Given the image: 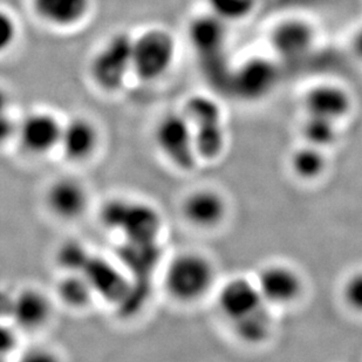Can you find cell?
Returning <instances> with one entry per match:
<instances>
[{
	"label": "cell",
	"mask_w": 362,
	"mask_h": 362,
	"mask_svg": "<svg viewBox=\"0 0 362 362\" xmlns=\"http://www.w3.org/2000/svg\"><path fill=\"white\" fill-rule=\"evenodd\" d=\"M99 217L106 229L120 233L123 240H158L163 228V218L156 206L123 197L105 202Z\"/></svg>",
	"instance_id": "6da1fadb"
},
{
	"label": "cell",
	"mask_w": 362,
	"mask_h": 362,
	"mask_svg": "<svg viewBox=\"0 0 362 362\" xmlns=\"http://www.w3.org/2000/svg\"><path fill=\"white\" fill-rule=\"evenodd\" d=\"M215 281V269L208 258L196 252H182L168 262L163 287L180 303H194L204 297Z\"/></svg>",
	"instance_id": "7a4b0ae2"
},
{
	"label": "cell",
	"mask_w": 362,
	"mask_h": 362,
	"mask_svg": "<svg viewBox=\"0 0 362 362\" xmlns=\"http://www.w3.org/2000/svg\"><path fill=\"white\" fill-rule=\"evenodd\" d=\"M176 58V42L170 32L153 28L133 39V74L144 82L163 78Z\"/></svg>",
	"instance_id": "3957f363"
},
{
	"label": "cell",
	"mask_w": 362,
	"mask_h": 362,
	"mask_svg": "<svg viewBox=\"0 0 362 362\" xmlns=\"http://www.w3.org/2000/svg\"><path fill=\"white\" fill-rule=\"evenodd\" d=\"M133 39L123 32L117 33L93 57L89 73L103 92H117L127 76L133 73Z\"/></svg>",
	"instance_id": "277c9868"
},
{
	"label": "cell",
	"mask_w": 362,
	"mask_h": 362,
	"mask_svg": "<svg viewBox=\"0 0 362 362\" xmlns=\"http://www.w3.org/2000/svg\"><path fill=\"white\" fill-rule=\"evenodd\" d=\"M154 141L163 158L178 170H192L199 161L194 146V130L183 113L162 117L155 127Z\"/></svg>",
	"instance_id": "5b68a950"
},
{
	"label": "cell",
	"mask_w": 362,
	"mask_h": 362,
	"mask_svg": "<svg viewBox=\"0 0 362 362\" xmlns=\"http://www.w3.org/2000/svg\"><path fill=\"white\" fill-rule=\"evenodd\" d=\"M90 284L95 297L121 306L132 288V278L119 263L92 253L81 272Z\"/></svg>",
	"instance_id": "8992f818"
},
{
	"label": "cell",
	"mask_w": 362,
	"mask_h": 362,
	"mask_svg": "<svg viewBox=\"0 0 362 362\" xmlns=\"http://www.w3.org/2000/svg\"><path fill=\"white\" fill-rule=\"evenodd\" d=\"M62 123L48 112L28 114L18 122L17 140L28 154L45 156L58 149Z\"/></svg>",
	"instance_id": "52a82bcc"
},
{
	"label": "cell",
	"mask_w": 362,
	"mask_h": 362,
	"mask_svg": "<svg viewBox=\"0 0 362 362\" xmlns=\"http://www.w3.org/2000/svg\"><path fill=\"white\" fill-rule=\"evenodd\" d=\"M45 205L57 218L73 222L81 218L88 210V190L76 178H57L46 189Z\"/></svg>",
	"instance_id": "ba28073f"
},
{
	"label": "cell",
	"mask_w": 362,
	"mask_h": 362,
	"mask_svg": "<svg viewBox=\"0 0 362 362\" xmlns=\"http://www.w3.org/2000/svg\"><path fill=\"white\" fill-rule=\"evenodd\" d=\"M100 146L98 127L87 117H73L62 123L59 151L67 161L82 163L95 155Z\"/></svg>",
	"instance_id": "9c48e42d"
},
{
	"label": "cell",
	"mask_w": 362,
	"mask_h": 362,
	"mask_svg": "<svg viewBox=\"0 0 362 362\" xmlns=\"http://www.w3.org/2000/svg\"><path fill=\"white\" fill-rule=\"evenodd\" d=\"M117 255V263L133 281H146L158 269L162 249L158 240H123Z\"/></svg>",
	"instance_id": "30bf717a"
},
{
	"label": "cell",
	"mask_w": 362,
	"mask_h": 362,
	"mask_svg": "<svg viewBox=\"0 0 362 362\" xmlns=\"http://www.w3.org/2000/svg\"><path fill=\"white\" fill-rule=\"evenodd\" d=\"M53 313L51 298L37 287H26L14 294L11 322L23 331H37L47 325Z\"/></svg>",
	"instance_id": "8fae6325"
},
{
	"label": "cell",
	"mask_w": 362,
	"mask_h": 362,
	"mask_svg": "<svg viewBox=\"0 0 362 362\" xmlns=\"http://www.w3.org/2000/svg\"><path fill=\"white\" fill-rule=\"evenodd\" d=\"M267 304L256 283L245 278H235L221 288L218 308L223 315L233 322Z\"/></svg>",
	"instance_id": "7c38bea8"
},
{
	"label": "cell",
	"mask_w": 362,
	"mask_h": 362,
	"mask_svg": "<svg viewBox=\"0 0 362 362\" xmlns=\"http://www.w3.org/2000/svg\"><path fill=\"white\" fill-rule=\"evenodd\" d=\"M315 39V28L310 23L299 18H290L274 28L271 45L279 57L292 60L308 54Z\"/></svg>",
	"instance_id": "4fadbf2b"
},
{
	"label": "cell",
	"mask_w": 362,
	"mask_h": 362,
	"mask_svg": "<svg viewBox=\"0 0 362 362\" xmlns=\"http://www.w3.org/2000/svg\"><path fill=\"white\" fill-rule=\"evenodd\" d=\"M183 218L201 229L218 226L226 216V201L218 192L199 189L185 196L181 204Z\"/></svg>",
	"instance_id": "5bb4252c"
},
{
	"label": "cell",
	"mask_w": 362,
	"mask_h": 362,
	"mask_svg": "<svg viewBox=\"0 0 362 362\" xmlns=\"http://www.w3.org/2000/svg\"><path fill=\"white\" fill-rule=\"evenodd\" d=\"M304 106L310 117L327 120H340L352 106L351 96L345 89L333 83H322L312 87L304 98Z\"/></svg>",
	"instance_id": "9a60e30c"
},
{
	"label": "cell",
	"mask_w": 362,
	"mask_h": 362,
	"mask_svg": "<svg viewBox=\"0 0 362 362\" xmlns=\"http://www.w3.org/2000/svg\"><path fill=\"white\" fill-rule=\"evenodd\" d=\"M277 72L276 66L267 59H251L235 72L233 85L240 95L256 99L270 92L277 82Z\"/></svg>",
	"instance_id": "2e32d148"
},
{
	"label": "cell",
	"mask_w": 362,
	"mask_h": 362,
	"mask_svg": "<svg viewBox=\"0 0 362 362\" xmlns=\"http://www.w3.org/2000/svg\"><path fill=\"white\" fill-rule=\"evenodd\" d=\"M267 304H288L299 296L301 281L290 267L274 265L264 269L256 281Z\"/></svg>",
	"instance_id": "e0dca14e"
},
{
	"label": "cell",
	"mask_w": 362,
	"mask_h": 362,
	"mask_svg": "<svg viewBox=\"0 0 362 362\" xmlns=\"http://www.w3.org/2000/svg\"><path fill=\"white\" fill-rule=\"evenodd\" d=\"M31 5L35 16L45 24L69 28L85 21L92 0H31Z\"/></svg>",
	"instance_id": "ac0fdd59"
},
{
	"label": "cell",
	"mask_w": 362,
	"mask_h": 362,
	"mask_svg": "<svg viewBox=\"0 0 362 362\" xmlns=\"http://www.w3.org/2000/svg\"><path fill=\"white\" fill-rule=\"evenodd\" d=\"M226 35V21L214 13L199 16L189 24V40L195 51L204 58L218 54Z\"/></svg>",
	"instance_id": "d6986e66"
},
{
	"label": "cell",
	"mask_w": 362,
	"mask_h": 362,
	"mask_svg": "<svg viewBox=\"0 0 362 362\" xmlns=\"http://www.w3.org/2000/svg\"><path fill=\"white\" fill-rule=\"evenodd\" d=\"M55 294L66 308L72 310H85L95 298L90 284L79 272L62 274L57 283Z\"/></svg>",
	"instance_id": "ffe728a7"
},
{
	"label": "cell",
	"mask_w": 362,
	"mask_h": 362,
	"mask_svg": "<svg viewBox=\"0 0 362 362\" xmlns=\"http://www.w3.org/2000/svg\"><path fill=\"white\" fill-rule=\"evenodd\" d=\"M233 329L243 341L259 344L271 333L272 315L269 304H264L258 310L233 322Z\"/></svg>",
	"instance_id": "44dd1931"
},
{
	"label": "cell",
	"mask_w": 362,
	"mask_h": 362,
	"mask_svg": "<svg viewBox=\"0 0 362 362\" xmlns=\"http://www.w3.org/2000/svg\"><path fill=\"white\" fill-rule=\"evenodd\" d=\"M194 146L199 160H215L226 146V134L222 123L192 128Z\"/></svg>",
	"instance_id": "7402d4cb"
},
{
	"label": "cell",
	"mask_w": 362,
	"mask_h": 362,
	"mask_svg": "<svg viewBox=\"0 0 362 362\" xmlns=\"http://www.w3.org/2000/svg\"><path fill=\"white\" fill-rule=\"evenodd\" d=\"M183 115L192 128L222 123V110L215 100L208 96L195 95L189 98L185 105Z\"/></svg>",
	"instance_id": "603a6c76"
},
{
	"label": "cell",
	"mask_w": 362,
	"mask_h": 362,
	"mask_svg": "<svg viewBox=\"0 0 362 362\" xmlns=\"http://www.w3.org/2000/svg\"><path fill=\"white\" fill-rule=\"evenodd\" d=\"M92 252L79 240H65L55 250V263L64 274H74L85 269Z\"/></svg>",
	"instance_id": "cb8c5ba5"
},
{
	"label": "cell",
	"mask_w": 362,
	"mask_h": 362,
	"mask_svg": "<svg viewBox=\"0 0 362 362\" xmlns=\"http://www.w3.org/2000/svg\"><path fill=\"white\" fill-rule=\"evenodd\" d=\"M322 148L308 144L298 149L291 158V164L298 176L303 178L317 177L325 168V158Z\"/></svg>",
	"instance_id": "d4e9b609"
},
{
	"label": "cell",
	"mask_w": 362,
	"mask_h": 362,
	"mask_svg": "<svg viewBox=\"0 0 362 362\" xmlns=\"http://www.w3.org/2000/svg\"><path fill=\"white\" fill-rule=\"evenodd\" d=\"M335 123V121L308 115L303 126V134L308 144L322 148L333 144L337 140Z\"/></svg>",
	"instance_id": "484cf974"
},
{
	"label": "cell",
	"mask_w": 362,
	"mask_h": 362,
	"mask_svg": "<svg viewBox=\"0 0 362 362\" xmlns=\"http://www.w3.org/2000/svg\"><path fill=\"white\" fill-rule=\"evenodd\" d=\"M211 13L224 21H240L252 12L256 0H206Z\"/></svg>",
	"instance_id": "4316f807"
},
{
	"label": "cell",
	"mask_w": 362,
	"mask_h": 362,
	"mask_svg": "<svg viewBox=\"0 0 362 362\" xmlns=\"http://www.w3.org/2000/svg\"><path fill=\"white\" fill-rule=\"evenodd\" d=\"M18 26L14 18L0 10V55L6 53L17 39Z\"/></svg>",
	"instance_id": "83f0119b"
},
{
	"label": "cell",
	"mask_w": 362,
	"mask_h": 362,
	"mask_svg": "<svg viewBox=\"0 0 362 362\" xmlns=\"http://www.w3.org/2000/svg\"><path fill=\"white\" fill-rule=\"evenodd\" d=\"M18 328L11 322H0V359L16 352L19 345Z\"/></svg>",
	"instance_id": "f1b7e54d"
},
{
	"label": "cell",
	"mask_w": 362,
	"mask_h": 362,
	"mask_svg": "<svg viewBox=\"0 0 362 362\" xmlns=\"http://www.w3.org/2000/svg\"><path fill=\"white\" fill-rule=\"evenodd\" d=\"M344 298L349 306L362 312V272L353 274L344 287Z\"/></svg>",
	"instance_id": "f546056e"
},
{
	"label": "cell",
	"mask_w": 362,
	"mask_h": 362,
	"mask_svg": "<svg viewBox=\"0 0 362 362\" xmlns=\"http://www.w3.org/2000/svg\"><path fill=\"white\" fill-rule=\"evenodd\" d=\"M18 122L7 113L0 115V147L8 141L17 139Z\"/></svg>",
	"instance_id": "4dcf8cb0"
},
{
	"label": "cell",
	"mask_w": 362,
	"mask_h": 362,
	"mask_svg": "<svg viewBox=\"0 0 362 362\" xmlns=\"http://www.w3.org/2000/svg\"><path fill=\"white\" fill-rule=\"evenodd\" d=\"M13 303L14 294L0 288V322H11Z\"/></svg>",
	"instance_id": "1f68e13d"
},
{
	"label": "cell",
	"mask_w": 362,
	"mask_h": 362,
	"mask_svg": "<svg viewBox=\"0 0 362 362\" xmlns=\"http://www.w3.org/2000/svg\"><path fill=\"white\" fill-rule=\"evenodd\" d=\"M352 48L354 54L362 60V28H359L356 35H353Z\"/></svg>",
	"instance_id": "d6a6232c"
},
{
	"label": "cell",
	"mask_w": 362,
	"mask_h": 362,
	"mask_svg": "<svg viewBox=\"0 0 362 362\" xmlns=\"http://www.w3.org/2000/svg\"><path fill=\"white\" fill-rule=\"evenodd\" d=\"M7 107H8V98L6 93L4 92L3 89H0V115L6 113Z\"/></svg>",
	"instance_id": "836d02e7"
}]
</instances>
